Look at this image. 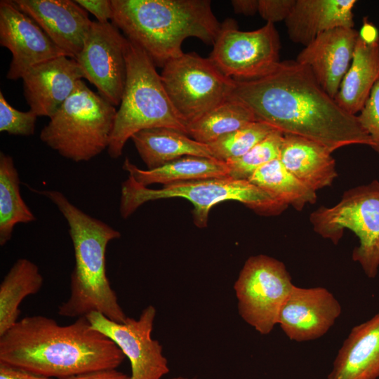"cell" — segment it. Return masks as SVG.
<instances>
[{"mask_svg":"<svg viewBox=\"0 0 379 379\" xmlns=\"http://www.w3.org/2000/svg\"><path fill=\"white\" fill-rule=\"evenodd\" d=\"M43 283L39 268L32 261L22 258L13 263L0 284V335L19 320L23 299L37 293Z\"/></svg>","mask_w":379,"mask_h":379,"instance_id":"cell-25","label":"cell"},{"mask_svg":"<svg viewBox=\"0 0 379 379\" xmlns=\"http://www.w3.org/2000/svg\"><path fill=\"white\" fill-rule=\"evenodd\" d=\"M170 379H198V378H189L183 377V376H178V377H174Z\"/></svg>","mask_w":379,"mask_h":379,"instance_id":"cell-38","label":"cell"},{"mask_svg":"<svg viewBox=\"0 0 379 379\" xmlns=\"http://www.w3.org/2000/svg\"><path fill=\"white\" fill-rule=\"evenodd\" d=\"M359 31L337 27L319 34L295 61L307 67L320 86L335 98L352 62Z\"/></svg>","mask_w":379,"mask_h":379,"instance_id":"cell-18","label":"cell"},{"mask_svg":"<svg viewBox=\"0 0 379 379\" xmlns=\"http://www.w3.org/2000/svg\"><path fill=\"white\" fill-rule=\"evenodd\" d=\"M32 18L67 57L81 51L93 21L85 9L71 0H12Z\"/></svg>","mask_w":379,"mask_h":379,"instance_id":"cell-16","label":"cell"},{"mask_svg":"<svg viewBox=\"0 0 379 379\" xmlns=\"http://www.w3.org/2000/svg\"><path fill=\"white\" fill-rule=\"evenodd\" d=\"M20 178L13 159L0 153V246H4L19 223H29L36 217L23 200Z\"/></svg>","mask_w":379,"mask_h":379,"instance_id":"cell-26","label":"cell"},{"mask_svg":"<svg viewBox=\"0 0 379 379\" xmlns=\"http://www.w3.org/2000/svg\"><path fill=\"white\" fill-rule=\"evenodd\" d=\"M209 59L234 80L259 78L279 62L280 38L273 23L253 31L238 29L233 20L221 24Z\"/></svg>","mask_w":379,"mask_h":379,"instance_id":"cell-11","label":"cell"},{"mask_svg":"<svg viewBox=\"0 0 379 379\" xmlns=\"http://www.w3.org/2000/svg\"><path fill=\"white\" fill-rule=\"evenodd\" d=\"M0 45L12 54L6 74L10 80L22 79L28 69L38 64L66 55L41 27L11 0L0 1Z\"/></svg>","mask_w":379,"mask_h":379,"instance_id":"cell-14","label":"cell"},{"mask_svg":"<svg viewBox=\"0 0 379 379\" xmlns=\"http://www.w3.org/2000/svg\"><path fill=\"white\" fill-rule=\"evenodd\" d=\"M341 312L340 302L326 288L293 285L281 309L277 324L291 340L310 341L325 335Z\"/></svg>","mask_w":379,"mask_h":379,"instance_id":"cell-15","label":"cell"},{"mask_svg":"<svg viewBox=\"0 0 379 379\" xmlns=\"http://www.w3.org/2000/svg\"><path fill=\"white\" fill-rule=\"evenodd\" d=\"M310 220L314 230L337 245L344 230L353 232L359 246L352 258L361 266L365 274L373 279L379 267V181L373 180L345 191L332 207L321 206Z\"/></svg>","mask_w":379,"mask_h":379,"instance_id":"cell-8","label":"cell"},{"mask_svg":"<svg viewBox=\"0 0 379 379\" xmlns=\"http://www.w3.org/2000/svg\"><path fill=\"white\" fill-rule=\"evenodd\" d=\"M379 79V38L368 41L359 35L351 64L334 100L345 112L357 115Z\"/></svg>","mask_w":379,"mask_h":379,"instance_id":"cell-22","label":"cell"},{"mask_svg":"<svg viewBox=\"0 0 379 379\" xmlns=\"http://www.w3.org/2000/svg\"><path fill=\"white\" fill-rule=\"evenodd\" d=\"M37 116L32 111H19L0 92V131L10 135L29 136L34 134Z\"/></svg>","mask_w":379,"mask_h":379,"instance_id":"cell-31","label":"cell"},{"mask_svg":"<svg viewBox=\"0 0 379 379\" xmlns=\"http://www.w3.org/2000/svg\"><path fill=\"white\" fill-rule=\"evenodd\" d=\"M295 0H258V13L267 21H285L291 13Z\"/></svg>","mask_w":379,"mask_h":379,"instance_id":"cell-33","label":"cell"},{"mask_svg":"<svg viewBox=\"0 0 379 379\" xmlns=\"http://www.w3.org/2000/svg\"><path fill=\"white\" fill-rule=\"evenodd\" d=\"M122 168L129 176L141 185L154 183L164 185L190 180L227 177L226 162L213 157L187 156L154 169H141L126 157Z\"/></svg>","mask_w":379,"mask_h":379,"instance_id":"cell-24","label":"cell"},{"mask_svg":"<svg viewBox=\"0 0 379 379\" xmlns=\"http://www.w3.org/2000/svg\"><path fill=\"white\" fill-rule=\"evenodd\" d=\"M0 379H53L24 368L0 362Z\"/></svg>","mask_w":379,"mask_h":379,"instance_id":"cell-35","label":"cell"},{"mask_svg":"<svg viewBox=\"0 0 379 379\" xmlns=\"http://www.w3.org/2000/svg\"><path fill=\"white\" fill-rule=\"evenodd\" d=\"M156 314V308L148 305L138 319L127 317L122 323L97 312L86 317L93 328L113 341L128 359L130 379H161L170 369L161 345L152 338Z\"/></svg>","mask_w":379,"mask_h":379,"instance_id":"cell-12","label":"cell"},{"mask_svg":"<svg viewBox=\"0 0 379 379\" xmlns=\"http://www.w3.org/2000/svg\"><path fill=\"white\" fill-rule=\"evenodd\" d=\"M255 121L254 114L246 105L230 98L188 124L187 133L196 141L208 145Z\"/></svg>","mask_w":379,"mask_h":379,"instance_id":"cell-28","label":"cell"},{"mask_svg":"<svg viewBox=\"0 0 379 379\" xmlns=\"http://www.w3.org/2000/svg\"><path fill=\"white\" fill-rule=\"evenodd\" d=\"M284 133L276 129L243 156L226 161L228 176L247 180L262 166L279 159Z\"/></svg>","mask_w":379,"mask_h":379,"instance_id":"cell-30","label":"cell"},{"mask_svg":"<svg viewBox=\"0 0 379 379\" xmlns=\"http://www.w3.org/2000/svg\"><path fill=\"white\" fill-rule=\"evenodd\" d=\"M159 127L187 133V126L175 110L155 65L145 51L128 40L126 83L107 149L109 156L119 158L134 134Z\"/></svg>","mask_w":379,"mask_h":379,"instance_id":"cell-5","label":"cell"},{"mask_svg":"<svg viewBox=\"0 0 379 379\" xmlns=\"http://www.w3.org/2000/svg\"><path fill=\"white\" fill-rule=\"evenodd\" d=\"M332 152L312 140L284 134L279 160L293 175L317 192L338 176Z\"/></svg>","mask_w":379,"mask_h":379,"instance_id":"cell-21","label":"cell"},{"mask_svg":"<svg viewBox=\"0 0 379 379\" xmlns=\"http://www.w3.org/2000/svg\"><path fill=\"white\" fill-rule=\"evenodd\" d=\"M356 3L355 0H295L284 21L289 39L306 46L330 29L354 28Z\"/></svg>","mask_w":379,"mask_h":379,"instance_id":"cell-19","label":"cell"},{"mask_svg":"<svg viewBox=\"0 0 379 379\" xmlns=\"http://www.w3.org/2000/svg\"><path fill=\"white\" fill-rule=\"evenodd\" d=\"M131 139L147 169L160 167L183 157H213L208 145L170 128L142 130Z\"/></svg>","mask_w":379,"mask_h":379,"instance_id":"cell-23","label":"cell"},{"mask_svg":"<svg viewBox=\"0 0 379 379\" xmlns=\"http://www.w3.org/2000/svg\"><path fill=\"white\" fill-rule=\"evenodd\" d=\"M357 116L361 127L371 140V147L379 154V79L373 86L359 114Z\"/></svg>","mask_w":379,"mask_h":379,"instance_id":"cell-32","label":"cell"},{"mask_svg":"<svg viewBox=\"0 0 379 379\" xmlns=\"http://www.w3.org/2000/svg\"><path fill=\"white\" fill-rule=\"evenodd\" d=\"M162 68L164 88L186 126L230 99L234 89V79L194 52L183 53Z\"/></svg>","mask_w":379,"mask_h":379,"instance_id":"cell-9","label":"cell"},{"mask_svg":"<svg viewBox=\"0 0 379 379\" xmlns=\"http://www.w3.org/2000/svg\"><path fill=\"white\" fill-rule=\"evenodd\" d=\"M84 9L92 13L100 22H108L112 19V0H77Z\"/></svg>","mask_w":379,"mask_h":379,"instance_id":"cell-34","label":"cell"},{"mask_svg":"<svg viewBox=\"0 0 379 379\" xmlns=\"http://www.w3.org/2000/svg\"><path fill=\"white\" fill-rule=\"evenodd\" d=\"M248 181L280 202L298 211L317 201L316 192L288 171L279 159L260 167Z\"/></svg>","mask_w":379,"mask_h":379,"instance_id":"cell-27","label":"cell"},{"mask_svg":"<svg viewBox=\"0 0 379 379\" xmlns=\"http://www.w3.org/2000/svg\"><path fill=\"white\" fill-rule=\"evenodd\" d=\"M112 22L163 67L195 37L213 45L221 28L209 0H112Z\"/></svg>","mask_w":379,"mask_h":379,"instance_id":"cell-4","label":"cell"},{"mask_svg":"<svg viewBox=\"0 0 379 379\" xmlns=\"http://www.w3.org/2000/svg\"><path fill=\"white\" fill-rule=\"evenodd\" d=\"M174 197L192 204L194 223L199 228L207 226L210 210L222 201H237L266 216L279 215L288 207L247 180L227 176L173 182L160 189H150L128 176L121 183L119 213L126 219L146 202Z\"/></svg>","mask_w":379,"mask_h":379,"instance_id":"cell-6","label":"cell"},{"mask_svg":"<svg viewBox=\"0 0 379 379\" xmlns=\"http://www.w3.org/2000/svg\"><path fill=\"white\" fill-rule=\"evenodd\" d=\"M117 110L80 80L49 118L41 131L40 140L64 158L88 161L107 149Z\"/></svg>","mask_w":379,"mask_h":379,"instance_id":"cell-7","label":"cell"},{"mask_svg":"<svg viewBox=\"0 0 379 379\" xmlns=\"http://www.w3.org/2000/svg\"><path fill=\"white\" fill-rule=\"evenodd\" d=\"M127 38L112 22L93 21L75 59L84 79L114 107L120 105L126 79Z\"/></svg>","mask_w":379,"mask_h":379,"instance_id":"cell-13","label":"cell"},{"mask_svg":"<svg viewBox=\"0 0 379 379\" xmlns=\"http://www.w3.org/2000/svg\"><path fill=\"white\" fill-rule=\"evenodd\" d=\"M274 130L267 123L255 121L208 145L213 158L226 162L243 156Z\"/></svg>","mask_w":379,"mask_h":379,"instance_id":"cell-29","label":"cell"},{"mask_svg":"<svg viewBox=\"0 0 379 379\" xmlns=\"http://www.w3.org/2000/svg\"><path fill=\"white\" fill-rule=\"evenodd\" d=\"M60 379H130V376L120 372L117 368L96 370Z\"/></svg>","mask_w":379,"mask_h":379,"instance_id":"cell-36","label":"cell"},{"mask_svg":"<svg viewBox=\"0 0 379 379\" xmlns=\"http://www.w3.org/2000/svg\"><path fill=\"white\" fill-rule=\"evenodd\" d=\"M293 285L282 262L265 255L249 257L234 284L239 314L261 335L269 334Z\"/></svg>","mask_w":379,"mask_h":379,"instance_id":"cell-10","label":"cell"},{"mask_svg":"<svg viewBox=\"0 0 379 379\" xmlns=\"http://www.w3.org/2000/svg\"><path fill=\"white\" fill-rule=\"evenodd\" d=\"M231 98L246 105L257 121L312 140L332 152L352 145L371 146L357 116L343 110L310 69L295 60L279 62L259 78L235 80Z\"/></svg>","mask_w":379,"mask_h":379,"instance_id":"cell-1","label":"cell"},{"mask_svg":"<svg viewBox=\"0 0 379 379\" xmlns=\"http://www.w3.org/2000/svg\"><path fill=\"white\" fill-rule=\"evenodd\" d=\"M379 377V312L354 326L343 342L328 379Z\"/></svg>","mask_w":379,"mask_h":379,"instance_id":"cell-20","label":"cell"},{"mask_svg":"<svg viewBox=\"0 0 379 379\" xmlns=\"http://www.w3.org/2000/svg\"><path fill=\"white\" fill-rule=\"evenodd\" d=\"M125 357L86 317L67 325L42 315L25 317L0 335V362L51 378L117 368Z\"/></svg>","mask_w":379,"mask_h":379,"instance_id":"cell-2","label":"cell"},{"mask_svg":"<svg viewBox=\"0 0 379 379\" xmlns=\"http://www.w3.org/2000/svg\"><path fill=\"white\" fill-rule=\"evenodd\" d=\"M58 208L69 226L74 267L70 276L69 295L58 307L65 317H86L92 312L122 323L127 318L111 287L106 274V250L109 243L121 233L106 222L91 216L55 190H37Z\"/></svg>","mask_w":379,"mask_h":379,"instance_id":"cell-3","label":"cell"},{"mask_svg":"<svg viewBox=\"0 0 379 379\" xmlns=\"http://www.w3.org/2000/svg\"><path fill=\"white\" fill-rule=\"evenodd\" d=\"M84 79L74 58L59 56L38 64L22 76L23 93L29 110L51 118Z\"/></svg>","mask_w":379,"mask_h":379,"instance_id":"cell-17","label":"cell"},{"mask_svg":"<svg viewBox=\"0 0 379 379\" xmlns=\"http://www.w3.org/2000/svg\"><path fill=\"white\" fill-rule=\"evenodd\" d=\"M231 4L238 14L253 15L258 12V0H232Z\"/></svg>","mask_w":379,"mask_h":379,"instance_id":"cell-37","label":"cell"}]
</instances>
